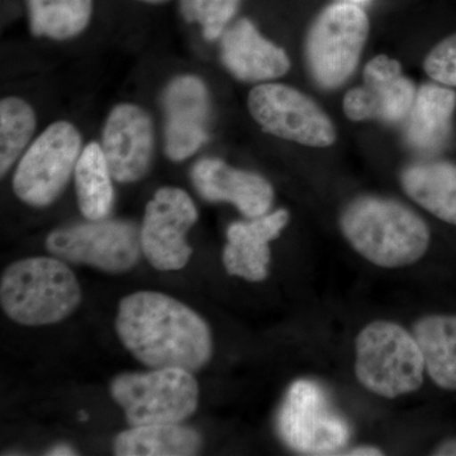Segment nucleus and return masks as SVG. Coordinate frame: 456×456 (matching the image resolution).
<instances>
[{"instance_id": "393cba45", "label": "nucleus", "mask_w": 456, "mask_h": 456, "mask_svg": "<svg viewBox=\"0 0 456 456\" xmlns=\"http://www.w3.org/2000/svg\"><path fill=\"white\" fill-rule=\"evenodd\" d=\"M240 0H180V11L189 23H200L206 40H217L235 17Z\"/></svg>"}, {"instance_id": "a211bd4d", "label": "nucleus", "mask_w": 456, "mask_h": 456, "mask_svg": "<svg viewBox=\"0 0 456 456\" xmlns=\"http://www.w3.org/2000/svg\"><path fill=\"white\" fill-rule=\"evenodd\" d=\"M456 110V93L437 84L417 89L406 118V139L413 149L435 152L448 142Z\"/></svg>"}, {"instance_id": "9d476101", "label": "nucleus", "mask_w": 456, "mask_h": 456, "mask_svg": "<svg viewBox=\"0 0 456 456\" xmlns=\"http://www.w3.org/2000/svg\"><path fill=\"white\" fill-rule=\"evenodd\" d=\"M248 107L264 131L279 139L311 147L334 145V123L314 99L284 84H260L248 94Z\"/></svg>"}, {"instance_id": "f03ea898", "label": "nucleus", "mask_w": 456, "mask_h": 456, "mask_svg": "<svg viewBox=\"0 0 456 456\" xmlns=\"http://www.w3.org/2000/svg\"><path fill=\"white\" fill-rule=\"evenodd\" d=\"M340 224L351 246L382 268L415 264L430 245L425 221L404 204L386 198H356L342 212Z\"/></svg>"}, {"instance_id": "0eeeda50", "label": "nucleus", "mask_w": 456, "mask_h": 456, "mask_svg": "<svg viewBox=\"0 0 456 456\" xmlns=\"http://www.w3.org/2000/svg\"><path fill=\"white\" fill-rule=\"evenodd\" d=\"M80 154L82 134L73 123H53L20 159L13 176L14 193L29 206H50L64 191Z\"/></svg>"}, {"instance_id": "cd10ccee", "label": "nucleus", "mask_w": 456, "mask_h": 456, "mask_svg": "<svg viewBox=\"0 0 456 456\" xmlns=\"http://www.w3.org/2000/svg\"><path fill=\"white\" fill-rule=\"evenodd\" d=\"M346 455H353V456H378V455H383V452H380L379 449L358 448V449L350 450V452H347Z\"/></svg>"}, {"instance_id": "c756f323", "label": "nucleus", "mask_w": 456, "mask_h": 456, "mask_svg": "<svg viewBox=\"0 0 456 456\" xmlns=\"http://www.w3.org/2000/svg\"><path fill=\"white\" fill-rule=\"evenodd\" d=\"M140 2L150 3V4H161V3L167 2V0H140Z\"/></svg>"}, {"instance_id": "4468645a", "label": "nucleus", "mask_w": 456, "mask_h": 456, "mask_svg": "<svg viewBox=\"0 0 456 456\" xmlns=\"http://www.w3.org/2000/svg\"><path fill=\"white\" fill-rule=\"evenodd\" d=\"M165 152L173 161L196 154L207 140L208 90L200 77L183 75L167 86L163 97Z\"/></svg>"}, {"instance_id": "c85d7f7f", "label": "nucleus", "mask_w": 456, "mask_h": 456, "mask_svg": "<svg viewBox=\"0 0 456 456\" xmlns=\"http://www.w3.org/2000/svg\"><path fill=\"white\" fill-rule=\"evenodd\" d=\"M49 455L69 456V455H75V452L73 449L69 448V446L59 445V446H55V448H53V449H51L49 452Z\"/></svg>"}, {"instance_id": "6e6552de", "label": "nucleus", "mask_w": 456, "mask_h": 456, "mask_svg": "<svg viewBox=\"0 0 456 456\" xmlns=\"http://www.w3.org/2000/svg\"><path fill=\"white\" fill-rule=\"evenodd\" d=\"M278 431L290 449L307 455H331L349 443L350 428L332 408L325 389L297 380L285 395Z\"/></svg>"}, {"instance_id": "5701e85b", "label": "nucleus", "mask_w": 456, "mask_h": 456, "mask_svg": "<svg viewBox=\"0 0 456 456\" xmlns=\"http://www.w3.org/2000/svg\"><path fill=\"white\" fill-rule=\"evenodd\" d=\"M27 9L36 37L65 41L88 27L93 0H27Z\"/></svg>"}, {"instance_id": "ddd939ff", "label": "nucleus", "mask_w": 456, "mask_h": 456, "mask_svg": "<svg viewBox=\"0 0 456 456\" xmlns=\"http://www.w3.org/2000/svg\"><path fill=\"white\" fill-rule=\"evenodd\" d=\"M102 149L117 182L143 178L154 154V126L149 114L134 104L114 107L104 125Z\"/></svg>"}, {"instance_id": "2eb2a0df", "label": "nucleus", "mask_w": 456, "mask_h": 456, "mask_svg": "<svg viewBox=\"0 0 456 456\" xmlns=\"http://www.w3.org/2000/svg\"><path fill=\"white\" fill-rule=\"evenodd\" d=\"M191 179L204 200L232 203L248 218L266 215L274 200V189L268 180L250 171L235 169L218 159L198 161Z\"/></svg>"}, {"instance_id": "9b49d317", "label": "nucleus", "mask_w": 456, "mask_h": 456, "mask_svg": "<svg viewBox=\"0 0 456 456\" xmlns=\"http://www.w3.org/2000/svg\"><path fill=\"white\" fill-rule=\"evenodd\" d=\"M198 220L196 204L183 189L164 187L147 203L141 227V246L158 270H179L191 259L185 236Z\"/></svg>"}, {"instance_id": "dca6fc26", "label": "nucleus", "mask_w": 456, "mask_h": 456, "mask_svg": "<svg viewBox=\"0 0 456 456\" xmlns=\"http://www.w3.org/2000/svg\"><path fill=\"white\" fill-rule=\"evenodd\" d=\"M221 59L236 79L248 83L278 79L290 69L287 53L264 38L246 18L228 27L221 36Z\"/></svg>"}, {"instance_id": "423d86ee", "label": "nucleus", "mask_w": 456, "mask_h": 456, "mask_svg": "<svg viewBox=\"0 0 456 456\" xmlns=\"http://www.w3.org/2000/svg\"><path fill=\"white\" fill-rule=\"evenodd\" d=\"M110 393L131 428L180 424L196 412L200 398L191 371L180 368L119 375Z\"/></svg>"}, {"instance_id": "b1692460", "label": "nucleus", "mask_w": 456, "mask_h": 456, "mask_svg": "<svg viewBox=\"0 0 456 456\" xmlns=\"http://www.w3.org/2000/svg\"><path fill=\"white\" fill-rule=\"evenodd\" d=\"M36 130L32 107L23 99L7 97L0 103V171L2 175L16 163Z\"/></svg>"}, {"instance_id": "412c9836", "label": "nucleus", "mask_w": 456, "mask_h": 456, "mask_svg": "<svg viewBox=\"0 0 456 456\" xmlns=\"http://www.w3.org/2000/svg\"><path fill=\"white\" fill-rule=\"evenodd\" d=\"M413 334L431 379L440 388L456 391V316L422 318Z\"/></svg>"}, {"instance_id": "7c9ffc66", "label": "nucleus", "mask_w": 456, "mask_h": 456, "mask_svg": "<svg viewBox=\"0 0 456 456\" xmlns=\"http://www.w3.org/2000/svg\"><path fill=\"white\" fill-rule=\"evenodd\" d=\"M79 417H80V419H82V421H86V419H88V415H86V413H84V412H80Z\"/></svg>"}, {"instance_id": "aec40b11", "label": "nucleus", "mask_w": 456, "mask_h": 456, "mask_svg": "<svg viewBox=\"0 0 456 456\" xmlns=\"http://www.w3.org/2000/svg\"><path fill=\"white\" fill-rule=\"evenodd\" d=\"M200 435L180 424L149 425L123 431L114 440L118 456H187L200 449Z\"/></svg>"}, {"instance_id": "bb28decb", "label": "nucleus", "mask_w": 456, "mask_h": 456, "mask_svg": "<svg viewBox=\"0 0 456 456\" xmlns=\"http://www.w3.org/2000/svg\"><path fill=\"white\" fill-rule=\"evenodd\" d=\"M435 455H456V440H450L444 443L435 452Z\"/></svg>"}, {"instance_id": "20e7f679", "label": "nucleus", "mask_w": 456, "mask_h": 456, "mask_svg": "<svg viewBox=\"0 0 456 456\" xmlns=\"http://www.w3.org/2000/svg\"><path fill=\"white\" fill-rule=\"evenodd\" d=\"M425 360L415 336L388 321H375L356 338L355 373L362 387L384 398L416 392Z\"/></svg>"}, {"instance_id": "4be33fe9", "label": "nucleus", "mask_w": 456, "mask_h": 456, "mask_svg": "<svg viewBox=\"0 0 456 456\" xmlns=\"http://www.w3.org/2000/svg\"><path fill=\"white\" fill-rule=\"evenodd\" d=\"M74 176L77 204L84 217L88 221L104 220L112 211L114 189L102 145L90 142L84 147Z\"/></svg>"}, {"instance_id": "39448f33", "label": "nucleus", "mask_w": 456, "mask_h": 456, "mask_svg": "<svg viewBox=\"0 0 456 456\" xmlns=\"http://www.w3.org/2000/svg\"><path fill=\"white\" fill-rule=\"evenodd\" d=\"M369 29L367 13L351 3H335L314 18L305 38V60L321 88H340L353 77Z\"/></svg>"}, {"instance_id": "1a4fd4ad", "label": "nucleus", "mask_w": 456, "mask_h": 456, "mask_svg": "<svg viewBox=\"0 0 456 456\" xmlns=\"http://www.w3.org/2000/svg\"><path fill=\"white\" fill-rule=\"evenodd\" d=\"M46 248L57 259L107 273L127 272L142 253L139 228L106 218L59 228L47 237Z\"/></svg>"}, {"instance_id": "f8f14e48", "label": "nucleus", "mask_w": 456, "mask_h": 456, "mask_svg": "<svg viewBox=\"0 0 456 456\" xmlns=\"http://www.w3.org/2000/svg\"><path fill=\"white\" fill-rule=\"evenodd\" d=\"M416 93L415 84L402 73L397 60L378 55L365 66L364 86L351 89L345 95L344 112L356 122L406 121Z\"/></svg>"}, {"instance_id": "f257e3e1", "label": "nucleus", "mask_w": 456, "mask_h": 456, "mask_svg": "<svg viewBox=\"0 0 456 456\" xmlns=\"http://www.w3.org/2000/svg\"><path fill=\"white\" fill-rule=\"evenodd\" d=\"M117 334L151 369H202L211 360V330L202 317L163 293L137 292L119 303Z\"/></svg>"}, {"instance_id": "7ed1b4c3", "label": "nucleus", "mask_w": 456, "mask_h": 456, "mask_svg": "<svg viewBox=\"0 0 456 456\" xmlns=\"http://www.w3.org/2000/svg\"><path fill=\"white\" fill-rule=\"evenodd\" d=\"M82 290L64 261L29 257L12 264L0 281L3 311L25 326L53 325L70 316Z\"/></svg>"}, {"instance_id": "a878e982", "label": "nucleus", "mask_w": 456, "mask_h": 456, "mask_svg": "<svg viewBox=\"0 0 456 456\" xmlns=\"http://www.w3.org/2000/svg\"><path fill=\"white\" fill-rule=\"evenodd\" d=\"M424 68L435 82L456 88V33L441 41L428 53Z\"/></svg>"}, {"instance_id": "f3484780", "label": "nucleus", "mask_w": 456, "mask_h": 456, "mask_svg": "<svg viewBox=\"0 0 456 456\" xmlns=\"http://www.w3.org/2000/svg\"><path fill=\"white\" fill-rule=\"evenodd\" d=\"M287 209L251 218L250 222H235L227 230V245L224 264L228 274L248 281H261L268 277L269 244L281 235L289 222Z\"/></svg>"}, {"instance_id": "6ab92c4d", "label": "nucleus", "mask_w": 456, "mask_h": 456, "mask_svg": "<svg viewBox=\"0 0 456 456\" xmlns=\"http://www.w3.org/2000/svg\"><path fill=\"white\" fill-rule=\"evenodd\" d=\"M402 187L426 211L456 226V165L448 161L415 164L403 170Z\"/></svg>"}]
</instances>
